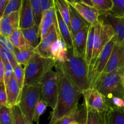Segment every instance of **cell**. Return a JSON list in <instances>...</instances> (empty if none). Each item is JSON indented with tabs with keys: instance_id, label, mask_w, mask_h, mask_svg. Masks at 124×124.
<instances>
[{
	"instance_id": "obj_50",
	"label": "cell",
	"mask_w": 124,
	"mask_h": 124,
	"mask_svg": "<svg viewBox=\"0 0 124 124\" xmlns=\"http://www.w3.org/2000/svg\"></svg>"
},
{
	"instance_id": "obj_9",
	"label": "cell",
	"mask_w": 124,
	"mask_h": 124,
	"mask_svg": "<svg viewBox=\"0 0 124 124\" xmlns=\"http://www.w3.org/2000/svg\"><path fill=\"white\" fill-rule=\"evenodd\" d=\"M81 94L85 100L84 106L87 110L98 113H102L109 110V105L106 98L95 88H88L83 91Z\"/></svg>"
},
{
	"instance_id": "obj_18",
	"label": "cell",
	"mask_w": 124,
	"mask_h": 124,
	"mask_svg": "<svg viewBox=\"0 0 124 124\" xmlns=\"http://www.w3.org/2000/svg\"><path fill=\"white\" fill-rule=\"evenodd\" d=\"M57 22L56 8L55 6L43 13L39 25L40 39L43 38L49 31L51 27Z\"/></svg>"
},
{
	"instance_id": "obj_36",
	"label": "cell",
	"mask_w": 124,
	"mask_h": 124,
	"mask_svg": "<svg viewBox=\"0 0 124 124\" xmlns=\"http://www.w3.org/2000/svg\"><path fill=\"white\" fill-rule=\"evenodd\" d=\"M85 124H102L100 115L96 111L87 110Z\"/></svg>"
},
{
	"instance_id": "obj_21",
	"label": "cell",
	"mask_w": 124,
	"mask_h": 124,
	"mask_svg": "<svg viewBox=\"0 0 124 124\" xmlns=\"http://www.w3.org/2000/svg\"><path fill=\"white\" fill-rule=\"evenodd\" d=\"M21 30L29 47L35 50L40 43V31L38 25L35 24L30 27L21 29Z\"/></svg>"
},
{
	"instance_id": "obj_17",
	"label": "cell",
	"mask_w": 124,
	"mask_h": 124,
	"mask_svg": "<svg viewBox=\"0 0 124 124\" xmlns=\"http://www.w3.org/2000/svg\"><path fill=\"white\" fill-rule=\"evenodd\" d=\"M7 95V105L12 108L19 104L21 95V90L18 86L14 76L5 85Z\"/></svg>"
},
{
	"instance_id": "obj_12",
	"label": "cell",
	"mask_w": 124,
	"mask_h": 124,
	"mask_svg": "<svg viewBox=\"0 0 124 124\" xmlns=\"http://www.w3.org/2000/svg\"><path fill=\"white\" fill-rule=\"evenodd\" d=\"M19 29V13L12 12L0 18V35L9 38L17 29Z\"/></svg>"
},
{
	"instance_id": "obj_41",
	"label": "cell",
	"mask_w": 124,
	"mask_h": 124,
	"mask_svg": "<svg viewBox=\"0 0 124 124\" xmlns=\"http://www.w3.org/2000/svg\"><path fill=\"white\" fill-rule=\"evenodd\" d=\"M68 57V49L66 47H63L60 51L56 62L60 64L63 63L67 60Z\"/></svg>"
},
{
	"instance_id": "obj_14",
	"label": "cell",
	"mask_w": 124,
	"mask_h": 124,
	"mask_svg": "<svg viewBox=\"0 0 124 124\" xmlns=\"http://www.w3.org/2000/svg\"><path fill=\"white\" fill-rule=\"evenodd\" d=\"M19 13V29H24L36 24L30 0H22Z\"/></svg>"
},
{
	"instance_id": "obj_10",
	"label": "cell",
	"mask_w": 124,
	"mask_h": 124,
	"mask_svg": "<svg viewBox=\"0 0 124 124\" xmlns=\"http://www.w3.org/2000/svg\"><path fill=\"white\" fill-rule=\"evenodd\" d=\"M59 35L57 21V22L51 27L44 37L40 39V43L35 49V52L45 58H51L50 48L52 44L58 38Z\"/></svg>"
},
{
	"instance_id": "obj_15",
	"label": "cell",
	"mask_w": 124,
	"mask_h": 124,
	"mask_svg": "<svg viewBox=\"0 0 124 124\" xmlns=\"http://www.w3.org/2000/svg\"><path fill=\"white\" fill-rule=\"evenodd\" d=\"M70 5L76 10L89 25L98 22L100 13L95 7L89 6L83 2H76Z\"/></svg>"
},
{
	"instance_id": "obj_48",
	"label": "cell",
	"mask_w": 124,
	"mask_h": 124,
	"mask_svg": "<svg viewBox=\"0 0 124 124\" xmlns=\"http://www.w3.org/2000/svg\"><path fill=\"white\" fill-rule=\"evenodd\" d=\"M106 112V111H105ZM105 112L103 113V118H104V124H107L106 122V119H105Z\"/></svg>"
},
{
	"instance_id": "obj_22",
	"label": "cell",
	"mask_w": 124,
	"mask_h": 124,
	"mask_svg": "<svg viewBox=\"0 0 124 124\" xmlns=\"http://www.w3.org/2000/svg\"><path fill=\"white\" fill-rule=\"evenodd\" d=\"M105 119L107 124H124V107H109L105 112Z\"/></svg>"
},
{
	"instance_id": "obj_52",
	"label": "cell",
	"mask_w": 124,
	"mask_h": 124,
	"mask_svg": "<svg viewBox=\"0 0 124 124\" xmlns=\"http://www.w3.org/2000/svg\"><path fill=\"white\" fill-rule=\"evenodd\" d=\"M7 1H9V0H7Z\"/></svg>"
},
{
	"instance_id": "obj_2",
	"label": "cell",
	"mask_w": 124,
	"mask_h": 124,
	"mask_svg": "<svg viewBox=\"0 0 124 124\" xmlns=\"http://www.w3.org/2000/svg\"><path fill=\"white\" fill-rule=\"evenodd\" d=\"M62 69L67 77L80 89L83 91L89 88L88 64L85 58L76 56L74 54L72 49H68V57L63 63L60 64L56 62Z\"/></svg>"
},
{
	"instance_id": "obj_13",
	"label": "cell",
	"mask_w": 124,
	"mask_h": 124,
	"mask_svg": "<svg viewBox=\"0 0 124 124\" xmlns=\"http://www.w3.org/2000/svg\"><path fill=\"white\" fill-rule=\"evenodd\" d=\"M124 68V46L117 43L114 46L103 73H110Z\"/></svg>"
},
{
	"instance_id": "obj_3",
	"label": "cell",
	"mask_w": 124,
	"mask_h": 124,
	"mask_svg": "<svg viewBox=\"0 0 124 124\" xmlns=\"http://www.w3.org/2000/svg\"><path fill=\"white\" fill-rule=\"evenodd\" d=\"M124 68L110 73H103L96 81L93 88L105 96L106 101L113 97L124 99Z\"/></svg>"
},
{
	"instance_id": "obj_19",
	"label": "cell",
	"mask_w": 124,
	"mask_h": 124,
	"mask_svg": "<svg viewBox=\"0 0 124 124\" xmlns=\"http://www.w3.org/2000/svg\"><path fill=\"white\" fill-rule=\"evenodd\" d=\"M56 16H57L58 30L62 40L64 42L66 47L68 49L72 48V39L71 33L68 26L57 9H56Z\"/></svg>"
},
{
	"instance_id": "obj_47",
	"label": "cell",
	"mask_w": 124,
	"mask_h": 124,
	"mask_svg": "<svg viewBox=\"0 0 124 124\" xmlns=\"http://www.w3.org/2000/svg\"><path fill=\"white\" fill-rule=\"evenodd\" d=\"M101 117V122H102V124H104V118H103V113H100Z\"/></svg>"
},
{
	"instance_id": "obj_29",
	"label": "cell",
	"mask_w": 124,
	"mask_h": 124,
	"mask_svg": "<svg viewBox=\"0 0 124 124\" xmlns=\"http://www.w3.org/2000/svg\"><path fill=\"white\" fill-rule=\"evenodd\" d=\"M63 47H66V45L64 44V42L62 40L60 35H59L58 38L52 44L51 48H50V55H51V58L52 59H53L55 62L57 61V57H58L60 51Z\"/></svg>"
},
{
	"instance_id": "obj_37",
	"label": "cell",
	"mask_w": 124,
	"mask_h": 124,
	"mask_svg": "<svg viewBox=\"0 0 124 124\" xmlns=\"http://www.w3.org/2000/svg\"><path fill=\"white\" fill-rule=\"evenodd\" d=\"M0 57H1L3 61H9L11 63L13 68L18 64L15 59L14 55H13V53H11L10 51L6 50V48H3L1 46H0Z\"/></svg>"
},
{
	"instance_id": "obj_25",
	"label": "cell",
	"mask_w": 124,
	"mask_h": 124,
	"mask_svg": "<svg viewBox=\"0 0 124 124\" xmlns=\"http://www.w3.org/2000/svg\"><path fill=\"white\" fill-rule=\"evenodd\" d=\"M96 23L92 24V25H90L88 30V33L87 40H86V52H85V58L86 63L88 64V65H89L91 58H92V51H93L94 47V41L95 27H96Z\"/></svg>"
},
{
	"instance_id": "obj_26",
	"label": "cell",
	"mask_w": 124,
	"mask_h": 124,
	"mask_svg": "<svg viewBox=\"0 0 124 124\" xmlns=\"http://www.w3.org/2000/svg\"><path fill=\"white\" fill-rule=\"evenodd\" d=\"M35 53V50H20L15 47V50L13 54L17 62L19 65L25 66Z\"/></svg>"
},
{
	"instance_id": "obj_51",
	"label": "cell",
	"mask_w": 124,
	"mask_h": 124,
	"mask_svg": "<svg viewBox=\"0 0 124 124\" xmlns=\"http://www.w3.org/2000/svg\"></svg>"
},
{
	"instance_id": "obj_27",
	"label": "cell",
	"mask_w": 124,
	"mask_h": 124,
	"mask_svg": "<svg viewBox=\"0 0 124 124\" xmlns=\"http://www.w3.org/2000/svg\"><path fill=\"white\" fill-rule=\"evenodd\" d=\"M0 124H13L12 108L7 105L0 107Z\"/></svg>"
},
{
	"instance_id": "obj_33",
	"label": "cell",
	"mask_w": 124,
	"mask_h": 124,
	"mask_svg": "<svg viewBox=\"0 0 124 124\" xmlns=\"http://www.w3.org/2000/svg\"><path fill=\"white\" fill-rule=\"evenodd\" d=\"M113 7L109 12L117 16H124V0H112Z\"/></svg>"
},
{
	"instance_id": "obj_30",
	"label": "cell",
	"mask_w": 124,
	"mask_h": 124,
	"mask_svg": "<svg viewBox=\"0 0 124 124\" xmlns=\"http://www.w3.org/2000/svg\"><path fill=\"white\" fill-rule=\"evenodd\" d=\"M13 113V124H30L26 119L21 110L19 105L12 107Z\"/></svg>"
},
{
	"instance_id": "obj_53",
	"label": "cell",
	"mask_w": 124,
	"mask_h": 124,
	"mask_svg": "<svg viewBox=\"0 0 124 124\" xmlns=\"http://www.w3.org/2000/svg\"></svg>"
},
{
	"instance_id": "obj_4",
	"label": "cell",
	"mask_w": 124,
	"mask_h": 124,
	"mask_svg": "<svg viewBox=\"0 0 124 124\" xmlns=\"http://www.w3.org/2000/svg\"><path fill=\"white\" fill-rule=\"evenodd\" d=\"M55 61L51 58H45L35 52L24 66V85H40V81L46 73L52 70Z\"/></svg>"
},
{
	"instance_id": "obj_39",
	"label": "cell",
	"mask_w": 124,
	"mask_h": 124,
	"mask_svg": "<svg viewBox=\"0 0 124 124\" xmlns=\"http://www.w3.org/2000/svg\"><path fill=\"white\" fill-rule=\"evenodd\" d=\"M109 107L115 108L124 107V99L119 97H113L109 101H107Z\"/></svg>"
},
{
	"instance_id": "obj_8",
	"label": "cell",
	"mask_w": 124,
	"mask_h": 124,
	"mask_svg": "<svg viewBox=\"0 0 124 124\" xmlns=\"http://www.w3.org/2000/svg\"><path fill=\"white\" fill-rule=\"evenodd\" d=\"M114 35L115 33L111 25L104 23L102 20L98 19V22L96 24L95 27L93 51L89 66L94 64L103 47L111 39Z\"/></svg>"
},
{
	"instance_id": "obj_6",
	"label": "cell",
	"mask_w": 124,
	"mask_h": 124,
	"mask_svg": "<svg viewBox=\"0 0 124 124\" xmlns=\"http://www.w3.org/2000/svg\"><path fill=\"white\" fill-rule=\"evenodd\" d=\"M40 85H24L22 90L19 102L21 110L30 124H34L33 116L35 107L40 99Z\"/></svg>"
},
{
	"instance_id": "obj_43",
	"label": "cell",
	"mask_w": 124,
	"mask_h": 124,
	"mask_svg": "<svg viewBox=\"0 0 124 124\" xmlns=\"http://www.w3.org/2000/svg\"><path fill=\"white\" fill-rule=\"evenodd\" d=\"M4 64L0 57V82H4Z\"/></svg>"
},
{
	"instance_id": "obj_23",
	"label": "cell",
	"mask_w": 124,
	"mask_h": 124,
	"mask_svg": "<svg viewBox=\"0 0 124 124\" xmlns=\"http://www.w3.org/2000/svg\"><path fill=\"white\" fill-rule=\"evenodd\" d=\"M10 41L15 48L20 50H34L30 48L28 44L27 43L25 38L23 35L20 29H17L13 33L9 36Z\"/></svg>"
},
{
	"instance_id": "obj_32",
	"label": "cell",
	"mask_w": 124,
	"mask_h": 124,
	"mask_svg": "<svg viewBox=\"0 0 124 124\" xmlns=\"http://www.w3.org/2000/svg\"><path fill=\"white\" fill-rule=\"evenodd\" d=\"M14 78L20 89L23 90L24 82V71L22 65L17 64L14 68Z\"/></svg>"
},
{
	"instance_id": "obj_31",
	"label": "cell",
	"mask_w": 124,
	"mask_h": 124,
	"mask_svg": "<svg viewBox=\"0 0 124 124\" xmlns=\"http://www.w3.org/2000/svg\"><path fill=\"white\" fill-rule=\"evenodd\" d=\"M47 107V104L44 101L41 99H39L36 102L34 109V116H33V121L34 122H36V124H39L40 116L45 112Z\"/></svg>"
},
{
	"instance_id": "obj_16",
	"label": "cell",
	"mask_w": 124,
	"mask_h": 124,
	"mask_svg": "<svg viewBox=\"0 0 124 124\" xmlns=\"http://www.w3.org/2000/svg\"><path fill=\"white\" fill-rule=\"evenodd\" d=\"M90 25H87L78 31L72 37V52L75 56L85 58L86 40Z\"/></svg>"
},
{
	"instance_id": "obj_24",
	"label": "cell",
	"mask_w": 124,
	"mask_h": 124,
	"mask_svg": "<svg viewBox=\"0 0 124 124\" xmlns=\"http://www.w3.org/2000/svg\"><path fill=\"white\" fill-rule=\"evenodd\" d=\"M54 6L71 31L70 4L65 0H54Z\"/></svg>"
},
{
	"instance_id": "obj_44",
	"label": "cell",
	"mask_w": 124,
	"mask_h": 124,
	"mask_svg": "<svg viewBox=\"0 0 124 124\" xmlns=\"http://www.w3.org/2000/svg\"><path fill=\"white\" fill-rule=\"evenodd\" d=\"M7 2V0H0V18L3 16Z\"/></svg>"
},
{
	"instance_id": "obj_5",
	"label": "cell",
	"mask_w": 124,
	"mask_h": 124,
	"mask_svg": "<svg viewBox=\"0 0 124 124\" xmlns=\"http://www.w3.org/2000/svg\"><path fill=\"white\" fill-rule=\"evenodd\" d=\"M116 42V37L114 35L111 39L103 47L102 50L98 54L94 64L92 65L89 66L88 76L89 88H93L98 78L104 71Z\"/></svg>"
},
{
	"instance_id": "obj_49",
	"label": "cell",
	"mask_w": 124,
	"mask_h": 124,
	"mask_svg": "<svg viewBox=\"0 0 124 124\" xmlns=\"http://www.w3.org/2000/svg\"><path fill=\"white\" fill-rule=\"evenodd\" d=\"M78 124L77 122H76L75 121H73V122H72L70 124Z\"/></svg>"
},
{
	"instance_id": "obj_45",
	"label": "cell",
	"mask_w": 124,
	"mask_h": 124,
	"mask_svg": "<svg viewBox=\"0 0 124 124\" xmlns=\"http://www.w3.org/2000/svg\"><path fill=\"white\" fill-rule=\"evenodd\" d=\"M81 2H83V3L89 5V6H93L94 7V5L92 4V1L91 0H81Z\"/></svg>"
},
{
	"instance_id": "obj_20",
	"label": "cell",
	"mask_w": 124,
	"mask_h": 124,
	"mask_svg": "<svg viewBox=\"0 0 124 124\" xmlns=\"http://www.w3.org/2000/svg\"><path fill=\"white\" fill-rule=\"evenodd\" d=\"M70 24L71 33L72 37L81 29L87 25H90L77 12L76 10L70 5Z\"/></svg>"
},
{
	"instance_id": "obj_28",
	"label": "cell",
	"mask_w": 124,
	"mask_h": 124,
	"mask_svg": "<svg viewBox=\"0 0 124 124\" xmlns=\"http://www.w3.org/2000/svg\"><path fill=\"white\" fill-rule=\"evenodd\" d=\"M94 5L100 12V15L109 12L113 7L112 0H91Z\"/></svg>"
},
{
	"instance_id": "obj_11",
	"label": "cell",
	"mask_w": 124,
	"mask_h": 124,
	"mask_svg": "<svg viewBox=\"0 0 124 124\" xmlns=\"http://www.w3.org/2000/svg\"><path fill=\"white\" fill-rule=\"evenodd\" d=\"M99 19L111 25L116 37L117 42L124 46V16H117L109 12L100 15Z\"/></svg>"
},
{
	"instance_id": "obj_38",
	"label": "cell",
	"mask_w": 124,
	"mask_h": 124,
	"mask_svg": "<svg viewBox=\"0 0 124 124\" xmlns=\"http://www.w3.org/2000/svg\"><path fill=\"white\" fill-rule=\"evenodd\" d=\"M4 64V84L6 85L9 80L14 76V70L11 63L9 61H5Z\"/></svg>"
},
{
	"instance_id": "obj_35",
	"label": "cell",
	"mask_w": 124,
	"mask_h": 124,
	"mask_svg": "<svg viewBox=\"0 0 124 124\" xmlns=\"http://www.w3.org/2000/svg\"><path fill=\"white\" fill-rule=\"evenodd\" d=\"M22 0H9L6 5L3 16L7 15L14 12H19L21 6Z\"/></svg>"
},
{
	"instance_id": "obj_42",
	"label": "cell",
	"mask_w": 124,
	"mask_h": 124,
	"mask_svg": "<svg viewBox=\"0 0 124 124\" xmlns=\"http://www.w3.org/2000/svg\"><path fill=\"white\" fill-rule=\"evenodd\" d=\"M40 2L43 13L54 6V0H40Z\"/></svg>"
},
{
	"instance_id": "obj_7",
	"label": "cell",
	"mask_w": 124,
	"mask_h": 124,
	"mask_svg": "<svg viewBox=\"0 0 124 124\" xmlns=\"http://www.w3.org/2000/svg\"><path fill=\"white\" fill-rule=\"evenodd\" d=\"M40 99L44 101L47 106L53 109L55 107L58 94L57 76L55 71L49 70L44 74L40 82Z\"/></svg>"
},
{
	"instance_id": "obj_1",
	"label": "cell",
	"mask_w": 124,
	"mask_h": 124,
	"mask_svg": "<svg viewBox=\"0 0 124 124\" xmlns=\"http://www.w3.org/2000/svg\"><path fill=\"white\" fill-rule=\"evenodd\" d=\"M54 67L57 76L58 94L57 103L51 113V121L49 124L76 111L81 94L80 89L67 77L56 62Z\"/></svg>"
},
{
	"instance_id": "obj_40",
	"label": "cell",
	"mask_w": 124,
	"mask_h": 124,
	"mask_svg": "<svg viewBox=\"0 0 124 124\" xmlns=\"http://www.w3.org/2000/svg\"><path fill=\"white\" fill-rule=\"evenodd\" d=\"M7 105L6 86L4 82H0V107Z\"/></svg>"
},
{
	"instance_id": "obj_34",
	"label": "cell",
	"mask_w": 124,
	"mask_h": 124,
	"mask_svg": "<svg viewBox=\"0 0 124 124\" xmlns=\"http://www.w3.org/2000/svg\"><path fill=\"white\" fill-rule=\"evenodd\" d=\"M30 1L32 7L33 8V10H34L35 23H36V25L39 26L43 14L40 0H30Z\"/></svg>"
},
{
	"instance_id": "obj_46",
	"label": "cell",
	"mask_w": 124,
	"mask_h": 124,
	"mask_svg": "<svg viewBox=\"0 0 124 124\" xmlns=\"http://www.w3.org/2000/svg\"><path fill=\"white\" fill-rule=\"evenodd\" d=\"M69 4H72L76 3V2H82L81 0H65Z\"/></svg>"
}]
</instances>
